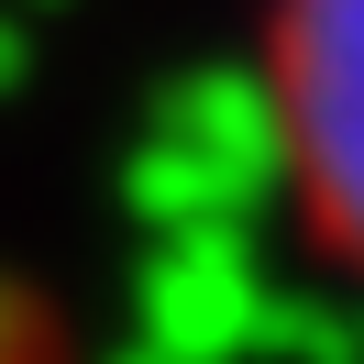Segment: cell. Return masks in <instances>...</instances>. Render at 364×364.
<instances>
[{"mask_svg":"<svg viewBox=\"0 0 364 364\" xmlns=\"http://www.w3.org/2000/svg\"><path fill=\"white\" fill-rule=\"evenodd\" d=\"M276 67H287V133L309 199L342 232V254H364V0H287Z\"/></svg>","mask_w":364,"mask_h":364,"instance_id":"6da1fadb","label":"cell"}]
</instances>
